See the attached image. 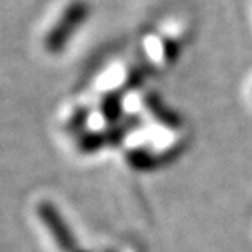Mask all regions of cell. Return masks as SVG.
<instances>
[{
    "label": "cell",
    "instance_id": "2",
    "mask_svg": "<svg viewBox=\"0 0 252 252\" xmlns=\"http://www.w3.org/2000/svg\"><path fill=\"white\" fill-rule=\"evenodd\" d=\"M36 213H38V218L41 220V223L46 226L48 233L51 234L54 244L58 246L59 251L61 252H79L80 251L72 229L65 223L61 211H59L51 201L43 200L41 203L36 206Z\"/></svg>",
    "mask_w": 252,
    "mask_h": 252
},
{
    "label": "cell",
    "instance_id": "3",
    "mask_svg": "<svg viewBox=\"0 0 252 252\" xmlns=\"http://www.w3.org/2000/svg\"><path fill=\"white\" fill-rule=\"evenodd\" d=\"M107 143V138L100 133H89L80 136L79 139V149L85 154L90 153H97V151L102 148V146Z\"/></svg>",
    "mask_w": 252,
    "mask_h": 252
},
{
    "label": "cell",
    "instance_id": "1",
    "mask_svg": "<svg viewBox=\"0 0 252 252\" xmlns=\"http://www.w3.org/2000/svg\"><path fill=\"white\" fill-rule=\"evenodd\" d=\"M89 10V3L85 0H75L64 10L61 20L54 25L46 39H44V44H46V49L49 53L61 51L79 25L87 18Z\"/></svg>",
    "mask_w": 252,
    "mask_h": 252
}]
</instances>
